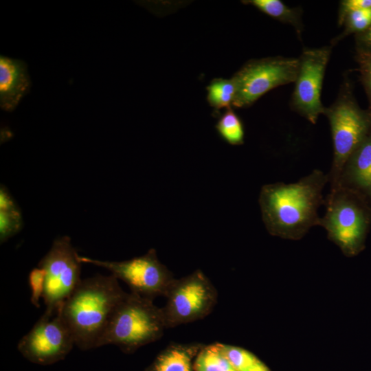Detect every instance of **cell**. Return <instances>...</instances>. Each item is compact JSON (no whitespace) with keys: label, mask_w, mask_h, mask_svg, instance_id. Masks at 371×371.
<instances>
[{"label":"cell","mask_w":371,"mask_h":371,"mask_svg":"<svg viewBox=\"0 0 371 371\" xmlns=\"http://www.w3.org/2000/svg\"><path fill=\"white\" fill-rule=\"evenodd\" d=\"M328 175L315 169L298 181L278 182L262 187L259 204L267 231L284 238H302L312 227L319 225V207Z\"/></svg>","instance_id":"6da1fadb"},{"label":"cell","mask_w":371,"mask_h":371,"mask_svg":"<svg viewBox=\"0 0 371 371\" xmlns=\"http://www.w3.org/2000/svg\"><path fill=\"white\" fill-rule=\"evenodd\" d=\"M126 295L112 274L82 280L59 310L75 346L82 350L98 348L113 312Z\"/></svg>","instance_id":"7a4b0ae2"},{"label":"cell","mask_w":371,"mask_h":371,"mask_svg":"<svg viewBox=\"0 0 371 371\" xmlns=\"http://www.w3.org/2000/svg\"><path fill=\"white\" fill-rule=\"evenodd\" d=\"M153 301L127 293L113 312L98 348L113 344L131 353L159 339L167 328L161 308Z\"/></svg>","instance_id":"3957f363"},{"label":"cell","mask_w":371,"mask_h":371,"mask_svg":"<svg viewBox=\"0 0 371 371\" xmlns=\"http://www.w3.org/2000/svg\"><path fill=\"white\" fill-rule=\"evenodd\" d=\"M326 212L319 225L347 256L357 255L365 247L371 227V206L357 193L338 186L324 199Z\"/></svg>","instance_id":"277c9868"},{"label":"cell","mask_w":371,"mask_h":371,"mask_svg":"<svg viewBox=\"0 0 371 371\" xmlns=\"http://www.w3.org/2000/svg\"><path fill=\"white\" fill-rule=\"evenodd\" d=\"M324 115L329 121L333 139V158L327 175L330 190H333L338 186L346 161L371 131V115L359 106L352 85L346 80L335 102L325 108Z\"/></svg>","instance_id":"5b68a950"},{"label":"cell","mask_w":371,"mask_h":371,"mask_svg":"<svg viewBox=\"0 0 371 371\" xmlns=\"http://www.w3.org/2000/svg\"><path fill=\"white\" fill-rule=\"evenodd\" d=\"M298 66V58L292 57L275 56L247 61L232 78L236 85L232 106L248 107L270 90L294 82Z\"/></svg>","instance_id":"8992f818"},{"label":"cell","mask_w":371,"mask_h":371,"mask_svg":"<svg viewBox=\"0 0 371 371\" xmlns=\"http://www.w3.org/2000/svg\"><path fill=\"white\" fill-rule=\"evenodd\" d=\"M161 308L167 328L203 319L213 310L217 302V291L209 279L200 271L175 279Z\"/></svg>","instance_id":"52a82bcc"},{"label":"cell","mask_w":371,"mask_h":371,"mask_svg":"<svg viewBox=\"0 0 371 371\" xmlns=\"http://www.w3.org/2000/svg\"><path fill=\"white\" fill-rule=\"evenodd\" d=\"M82 262L70 238L56 239L38 267L45 272L43 300L45 313L56 314L81 282Z\"/></svg>","instance_id":"ba28073f"},{"label":"cell","mask_w":371,"mask_h":371,"mask_svg":"<svg viewBox=\"0 0 371 371\" xmlns=\"http://www.w3.org/2000/svg\"><path fill=\"white\" fill-rule=\"evenodd\" d=\"M82 263L102 267L111 271L117 280L124 282L133 293L152 300L166 296L175 280L172 274L157 258L156 251L150 249L139 257L115 262L80 256Z\"/></svg>","instance_id":"9c48e42d"},{"label":"cell","mask_w":371,"mask_h":371,"mask_svg":"<svg viewBox=\"0 0 371 371\" xmlns=\"http://www.w3.org/2000/svg\"><path fill=\"white\" fill-rule=\"evenodd\" d=\"M74 346L72 334L58 311L54 315L44 313L17 348L28 361L46 366L64 359Z\"/></svg>","instance_id":"30bf717a"},{"label":"cell","mask_w":371,"mask_h":371,"mask_svg":"<svg viewBox=\"0 0 371 371\" xmlns=\"http://www.w3.org/2000/svg\"><path fill=\"white\" fill-rule=\"evenodd\" d=\"M332 47L304 49L298 58L291 106L312 124H315L319 115L325 112L321 91Z\"/></svg>","instance_id":"8fae6325"},{"label":"cell","mask_w":371,"mask_h":371,"mask_svg":"<svg viewBox=\"0 0 371 371\" xmlns=\"http://www.w3.org/2000/svg\"><path fill=\"white\" fill-rule=\"evenodd\" d=\"M338 186L357 193L371 206V131L346 161Z\"/></svg>","instance_id":"7c38bea8"},{"label":"cell","mask_w":371,"mask_h":371,"mask_svg":"<svg viewBox=\"0 0 371 371\" xmlns=\"http://www.w3.org/2000/svg\"><path fill=\"white\" fill-rule=\"evenodd\" d=\"M27 65L21 59L0 56V107L12 112L30 91Z\"/></svg>","instance_id":"4fadbf2b"},{"label":"cell","mask_w":371,"mask_h":371,"mask_svg":"<svg viewBox=\"0 0 371 371\" xmlns=\"http://www.w3.org/2000/svg\"><path fill=\"white\" fill-rule=\"evenodd\" d=\"M202 347L196 344L170 346L157 356L147 371H192V360Z\"/></svg>","instance_id":"5bb4252c"},{"label":"cell","mask_w":371,"mask_h":371,"mask_svg":"<svg viewBox=\"0 0 371 371\" xmlns=\"http://www.w3.org/2000/svg\"><path fill=\"white\" fill-rule=\"evenodd\" d=\"M241 2L253 5L268 16L292 25L297 36L301 37L303 23L300 8H289L280 0H245Z\"/></svg>","instance_id":"9a60e30c"},{"label":"cell","mask_w":371,"mask_h":371,"mask_svg":"<svg viewBox=\"0 0 371 371\" xmlns=\"http://www.w3.org/2000/svg\"><path fill=\"white\" fill-rule=\"evenodd\" d=\"M194 371H237L223 352L221 344L203 346L193 364Z\"/></svg>","instance_id":"2e32d148"},{"label":"cell","mask_w":371,"mask_h":371,"mask_svg":"<svg viewBox=\"0 0 371 371\" xmlns=\"http://www.w3.org/2000/svg\"><path fill=\"white\" fill-rule=\"evenodd\" d=\"M206 89L207 102L215 111L232 108L236 95V85L232 78H214Z\"/></svg>","instance_id":"e0dca14e"},{"label":"cell","mask_w":371,"mask_h":371,"mask_svg":"<svg viewBox=\"0 0 371 371\" xmlns=\"http://www.w3.org/2000/svg\"><path fill=\"white\" fill-rule=\"evenodd\" d=\"M220 137L227 143L237 146L244 143V127L240 118L232 108L227 109L216 124Z\"/></svg>","instance_id":"ac0fdd59"},{"label":"cell","mask_w":371,"mask_h":371,"mask_svg":"<svg viewBox=\"0 0 371 371\" xmlns=\"http://www.w3.org/2000/svg\"><path fill=\"white\" fill-rule=\"evenodd\" d=\"M20 213L8 194L1 191V241H5L20 227Z\"/></svg>","instance_id":"d6986e66"},{"label":"cell","mask_w":371,"mask_h":371,"mask_svg":"<svg viewBox=\"0 0 371 371\" xmlns=\"http://www.w3.org/2000/svg\"><path fill=\"white\" fill-rule=\"evenodd\" d=\"M344 31L331 41V46L335 45L346 36L358 34L365 31L371 25V8L359 10L349 12L344 18L342 25Z\"/></svg>","instance_id":"ffe728a7"},{"label":"cell","mask_w":371,"mask_h":371,"mask_svg":"<svg viewBox=\"0 0 371 371\" xmlns=\"http://www.w3.org/2000/svg\"><path fill=\"white\" fill-rule=\"evenodd\" d=\"M225 356L237 371H246L258 359L250 352L236 346L221 344Z\"/></svg>","instance_id":"44dd1931"},{"label":"cell","mask_w":371,"mask_h":371,"mask_svg":"<svg viewBox=\"0 0 371 371\" xmlns=\"http://www.w3.org/2000/svg\"><path fill=\"white\" fill-rule=\"evenodd\" d=\"M28 283L31 290L30 302L35 307L39 308L40 298L43 297L45 290V270L40 267L34 268L29 274Z\"/></svg>","instance_id":"7402d4cb"},{"label":"cell","mask_w":371,"mask_h":371,"mask_svg":"<svg viewBox=\"0 0 371 371\" xmlns=\"http://www.w3.org/2000/svg\"><path fill=\"white\" fill-rule=\"evenodd\" d=\"M356 54L361 80L368 99L369 107L368 110L371 115V53Z\"/></svg>","instance_id":"603a6c76"},{"label":"cell","mask_w":371,"mask_h":371,"mask_svg":"<svg viewBox=\"0 0 371 371\" xmlns=\"http://www.w3.org/2000/svg\"><path fill=\"white\" fill-rule=\"evenodd\" d=\"M371 8V0H344L340 2L338 24L341 26L345 16L350 12Z\"/></svg>","instance_id":"cb8c5ba5"},{"label":"cell","mask_w":371,"mask_h":371,"mask_svg":"<svg viewBox=\"0 0 371 371\" xmlns=\"http://www.w3.org/2000/svg\"><path fill=\"white\" fill-rule=\"evenodd\" d=\"M356 53H371V25L365 31L355 35Z\"/></svg>","instance_id":"d4e9b609"},{"label":"cell","mask_w":371,"mask_h":371,"mask_svg":"<svg viewBox=\"0 0 371 371\" xmlns=\"http://www.w3.org/2000/svg\"><path fill=\"white\" fill-rule=\"evenodd\" d=\"M246 371H270L259 359Z\"/></svg>","instance_id":"484cf974"}]
</instances>
